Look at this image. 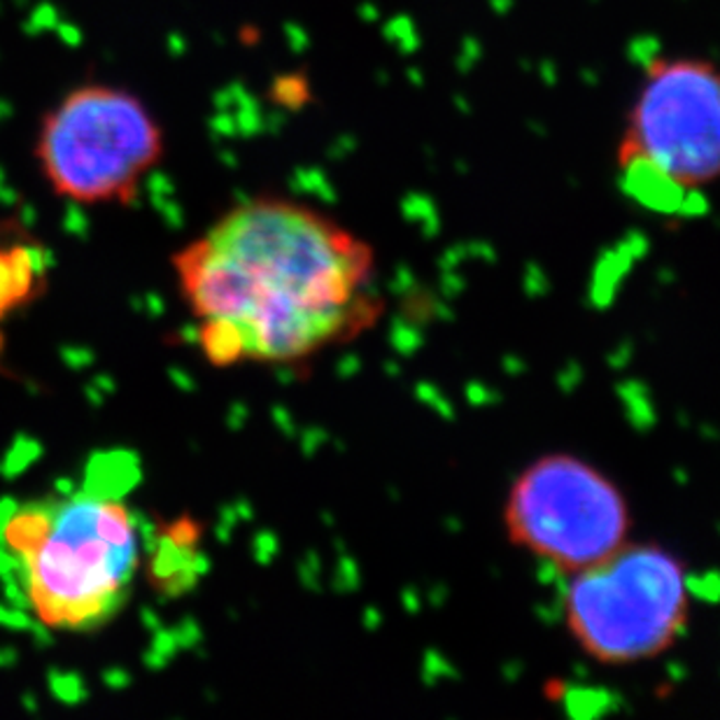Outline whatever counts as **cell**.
I'll return each mask as SVG.
<instances>
[{
	"instance_id": "6da1fadb",
	"label": "cell",
	"mask_w": 720,
	"mask_h": 720,
	"mask_svg": "<svg viewBox=\"0 0 720 720\" xmlns=\"http://www.w3.org/2000/svg\"><path fill=\"white\" fill-rule=\"evenodd\" d=\"M175 269L217 366L308 359L357 339L385 308L371 245L283 199L238 205Z\"/></svg>"
},
{
	"instance_id": "7a4b0ae2",
	"label": "cell",
	"mask_w": 720,
	"mask_h": 720,
	"mask_svg": "<svg viewBox=\"0 0 720 720\" xmlns=\"http://www.w3.org/2000/svg\"><path fill=\"white\" fill-rule=\"evenodd\" d=\"M0 553L45 627L92 632L125 609L140 565L138 524L110 485L0 508Z\"/></svg>"
},
{
	"instance_id": "3957f363",
	"label": "cell",
	"mask_w": 720,
	"mask_h": 720,
	"mask_svg": "<svg viewBox=\"0 0 720 720\" xmlns=\"http://www.w3.org/2000/svg\"><path fill=\"white\" fill-rule=\"evenodd\" d=\"M562 625L602 666L651 662L683 639L693 613L686 562L656 541H627L597 565L567 576Z\"/></svg>"
},
{
	"instance_id": "277c9868",
	"label": "cell",
	"mask_w": 720,
	"mask_h": 720,
	"mask_svg": "<svg viewBox=\"0 0 720 720\" xmlns=\"http://www.w3.org/2000/svg\"><path fill=\"white\" fill-rule=\"evenodd\" d=\"M511 546L562 576H574L632 539L635 516L623 487L576 452L527 462L501 501Z\"/></svg>"
},
{
	"instance_id": "5b68a950",
	"label": "cell",
	"mask_w": 720,
	"mask_h": 720,
	"mask_svg": "<svg viewBox=\"0 0 720 720\" xmlns=\"http://www.w3.org/2000/svg\"><path fill=\"white\" fill-rule=\"evenodd\" d=\"M164 135L133 94L90 84L51 110L35 156L59 197L78 203H127L160 164Z\"/></svg>"
},
{
	"instance_id": "8992f818",
	"label": "cell",
	"mask_w": 720,
	"mask_h": 720,
	"mask_svg": "<svg viewBox=\"0 0 720 720\" xmlns=\"http://www.w3.org/2000/svg\"><path fill=\"white\" fill-rule=\"evenodd\" d=\"M621 168L653 175L683 199L720 178V70L697 59H658L629 115Z\"/></svg>"
},
{
	"instance_id": "52a82bcc",
	"label": "cell",
	"mask_w": 720,
	"mask_h": 720,
	"mask_svg": "<svg viewBox=\"0 0 720 720\" xmlns=\"http://www.w3.org/2000/svg\"><path fill=\"white\" fill-rule=\"evenodd\" d=\"M35 255L31 250L0 252V315H5L33 292Z\"/></svg>"
}]
</instances>
